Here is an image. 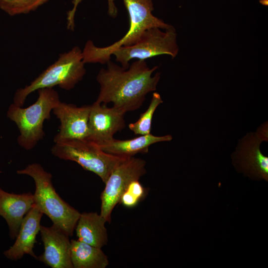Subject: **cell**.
<instances>
[{"instance_id": "cell-22", "label": "cell", "mask_w": 268, "mask_h": 268, "mask_svg": "<svg viewBox=\"0 0 268 268\" xmlns=\"http://www.w3.org/2000/svg\"><path fill=\"white\" fill-rule=\"evenodd\" d=\"M1 172V171H0V173Z\"/></svg>"}, {"instance_id": "cell-18", "label": "cell", "mask_w": 268, "mask_h": 268, "mask_svg": "<svg viewBox=\"0 0 268 268\" xmlns=\"http://www.w3.org/2000/svg\"><path fill=\"white\" fill-rule=\"evenodd\" d=\"M162 103L160 94L157 92L153 93L148 108L141 114L137 121L129 125V129L135 134H150L153 116L157 107Z\"/></svg>"}, {"instance_id": "cell-12", "label": "cell", "mask_w": 268, "mask_h": 268, "mask_svg": "<svg viewBox=\"0 0 268 268\" xmlns=\"http://www.w3.org/2000/svg\"><path fill=\"white\" fill-rule=\"evenodd\" d=\"M261 141L254 134L244 137L233 158L236 167L251 178L268 181V157L260 149Z\"/></svg>"}, {"instance_id": "cell-7", "label": "cell", "mask_w": 268, "mask_h": 268, "mask_svg": "<svg viewBox=\"0 0 268 268\" xmlns=\"http://www.w3.org/2000/svg\"><path fill=\"white\" fill-rule=\"evenodd\" d=\"M160 29L154 27L146 30L135 44L119 47L112 55L126 69L129 68V62L134 59L145 60L160 55H168L174 58L179 51L175 30L173 28L164 32Z\"/></svg>"}, {"instance_id": "cell-6", "label": "cell", "mask_w": 268, "mask_h": 268, "mask_svg": "<svg viewBox=\"0 0 268 268\" xmlns=\"http://www.w3.org/2000/svg\"><path fill=\"white\" fill-rule=\"evenodd\" d=\"M51 152L64 160H71L98 176L105 183L113 170L127 157L107 153L87 139H67L55 143Z\"/></svg>"}, {"instance_id": "cell-19", "label": "cell", "mask_w": 268, "mask_h": 268, "mask_svg": "<svg viewBox=\"0 0 268 268\" xmlns=\"http://www.w3.org/2000/svg\"><path fill=\"white\" fill-rule=\"evenodd\" d=\"M49 0H0V9L10 16L28 14Z\"/></svg>"}, {"instance_id": "cell-5", "label": "cell", "mask_w": 268, "mask_h": 268, "mask_svg": "<svg viewBox=\"0 0 268 268\" xmlns=\"http://www.w3.org/2000/svg\"><path fill=\"white\" fill-rule=\"evenodd\" d=\"M36 101L23 108L14 104L9 107L7 116L17 125L20 132L18 143L26 150L34 147L45 135L43 123L51 118V112L61 102L58 92L53 88L38 90Z\"/></svg>"}, {"instance_id": "cell-13", "label": "cell", "mask_w": 268, "mask_h": 268, "mask_svg": "<svg viewBox=\"0 0 268 268\" xmlns=\"http://www.w3.org/2000/svg\"><path fill=\"white\" fill-rule=\"evenodd\" d=\"M43 214L33 203L22 221L14 244L3 252L6 258L16 261L27 254L37 259L33 248L36 243V236L40 232V222Z\"/></svg>"}, {"instance_id": "cell-20", "label": "cell", "mask_w": 268, "mask_h": 268, "mask_svg": "<svg viewBox=\"0 0 268 268\" xmlns=\"http://www.w3.org/2000/svg\"><path fill=\"white\" fill-rule=\"evenodd\" d=\"M146 195V190L139 180L132 181L122 194L119 203L129 208L134 207Z\"/></svg>"}, {"instance_id": "cell-3", "label": "cell", "mask_w": 268, "mask_h": 268, "mask_svg": "<svg viewBox=\"0 0 268 268\" xmlns=\"http://www.w3.org/2000/svg\"><path fill=\"white\" fill-rule=\"evenodd\" d=\"M17 173L32 178L35 184L34 203L49 217L53 224L69 236H72L80 213L65 201L56 192L52 184L51 174L36 163L17 170Z\"/></svg>"}, {"instance_id": "cell-15", "label": "cell", "mask_w": 268, "mask_h": 268, "mask_svg": "<svg viewBox=\"0 0 268 268\" xmlns=\"http://www.w3.org/2000/svg\"><path fill=\"white\" fill-rule=\"evenodd\" d=\"M172 139V136L170 134L155 136L150 133L127 140H118L113 138L97 145L107 153L129 157L137 153H147L149 147L151 144L159 142L169 141Z\"/></svg>"}, {"instance_id": "cell-14", "label": "cell", "mask_w": 268, "mask_h": 268, "mask_svg": "<svg viewBox=\"0 0 268 268\" xmlns=\"http://www.w3.org/2000/svg\"><path fill=\"white\" fill-rule=\"evenodd\" d=\"M34 203L33 194L8 193L0 187V215L6 221L11 239H15L22 221Z\"/></svg>"}, {"instance_id": "cell-4", "label": "cell", "mask_w": 268, "mask_h": 268, "mask_svg": "<svg viewBox=\"0 0 268 268\" xmlns=\"http://www.w3.org/2000/svg\"><path fill=\"white\" fill-rule=\"evenodd\" d=\"M84 64L82 50L78 46L61 54L58 59L29 85L17 90L14 96L13 104L22 107L27 97L40 89L53 88L56 85L67 90L73 88L86 73Z\"/></svg>"}, {"instance_id": "cell-17", "label": "cell", "mask_w": 268, "mask_h": 268, "mask_svg": "<svg viewBox=\"0 0 268 268\" xmlns=\"http://www.w3.org/2000/svg\"><path fill=\"white\" fill-rule=\"evenodd\" d=\"M70 259L74 268H105L109 265L101 248L78 240L70 241Z\"/></svg>"}, {"instance_id": "cell-8", "label": "cell", "mask_w": 268, "mask_h": 268, "mask_svg": "<svg viewBox=\"0 0 268 268\" xmlns=\"http://www.w3.org/2000/svg\"><path fill=\"white\" fill-rule=\"evenodd\" d=\"M145 165L146 162L142 159L129 157L112 172L101 195L100 214L106 222L110 223L112 211L119 203L121 196L129 184L146 174Z\"/></svg>"}, {"instance_id": "cell-11", "label": "cell", "mask_w": 268, "mask_h": 268, "mask_svg": "<svg viewBox=\"0 0 268 268\" xmlns=\"http://www.w3.org/2000/svg\"><path fill=\"white\" fill-rule=\"evenodd\" d=\"M40 233L44 251L37 259L52 268H72L69 236L54 224L41 225Z\"/></svg>"}, {"instance_id": "cell-1", "label": "cell", "mask_w": 268, "mask_h": 268, "mask_svg": "<svg viewBox=\"0 0 268 268\" xmlns=\"http://www.w3.org/2000/svg\"><path fill=\"white\" fill-rule=\"evenodd\" d=\"M106 64L107 68H101L96 77L100 88L96 102L112 103L126 113L140 108L146 95L156 90L160 73L152 74L158 66L150 68L142 60L133 62L127 69L110 60Z\"/></svg>"}, {"instance_id": "cell-2", "label": "cell", "mask_w": 268, "mask_h": 268, "mask_svg": "<svg viewBox=\"0 0 268 268\" xmlns=\"http://www.w3.org/2000/svg\"><path fill=\"white\" fill-rule=\"evenodd\" d=\"M123 0L129 16V30L119 41L104 47H97L91 40H88L82 51L84 64H106L110 60L114 50L122 46L134 45L149 28L157 27L166 30L174 28L152 14L154 9L152 0Z\"/></svg>"}, {"instance_id": "cell-16", "label": "cell", "mask_w": 268, "mask_h": 268, "mask_svg": "<svg viewBox=\"0 0 268 268\" xmlns=\"http://www.w3.org/2000/svg\"><path fill=\"white\" fill-rule=\"evenodd\" d=\"M104 218L97 212L80 213L75 229L78 240L102 248L108 242V234Z\"/></svg>"}, {"instance_id": "cell-21", "label": "cell", "mask_w": 268, "mask_h": 268, "mask_svg": "<svg viewBox=\"0 0 268 268\" xmlns=\"http://www.w3.org/2000/svg\"><path fill=\"white\" fill-rule=\"evenodd\" d=\"M82 0H72V8L67 13V28L73 30L74 28V16L78 5ZM108 13L110 16L115 18L117 15L118 10L115 3V0H108Z\"/></svg>"}, {"instance_id": "cell-10", "label": "cell", "mask_w": 268, "mask_h": 268, "mask_svg": "<svg viewBox=\"0 0 268 268\" xmlns=\"http://www.w3.org/2000/svg\"><path fill=\"white\" fill-rule=\"evenodd\" d=\"M90 110V105L77 107L60 102L52 110L61 123L55 143L67 139H87Z\"/></svg>"}, {"instance_id": "cell-9", "label": "cell", "mask_w": 268, "mask_h": 268, "mask_svg": "<svg viewBox=\"0 0 268 268\" xmlns=\"http://www.w3.org/2000/svg\"><path fill=\"white\" fill-rule=\"evenodd\" d=\"M125 113L114 107L95 102L90 105L87 140L97 145L113 139L125 127Z\"/></svg>"}]
</instances>
